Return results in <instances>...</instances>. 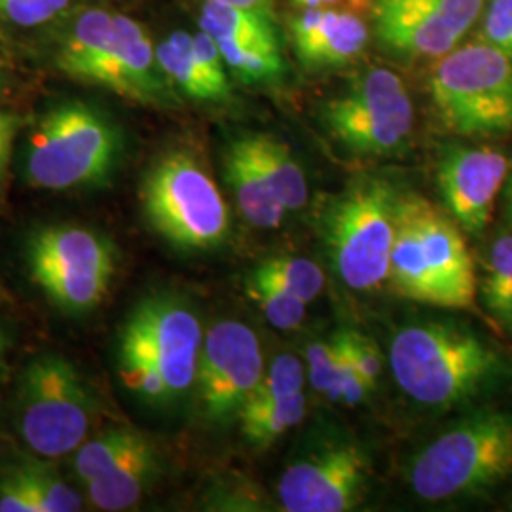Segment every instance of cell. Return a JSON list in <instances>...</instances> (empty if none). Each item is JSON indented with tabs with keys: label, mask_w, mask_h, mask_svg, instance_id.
<instances>
[{
	"label": "cell",
	"mask_w": 512,
	"mask_h": 512,
	"mask_svg": "<svg viewBox=\"0 0 512 512\" xmlns=\"http://www.w3.org/2000/svg\"><path fill=\"white\" fill-rule=\"evenodd\" d=\"M251 277L277 285L306 304H310L325 289L323 270L306 256H272L264 260Z\"/></svg>",
	"instance_id": "4316f807"
},
{
	"label": "cell",
	"mask_w": 512,
	"mask_h": 512,
	"mask_svg": "<svg viewBox=\"0 0 512 512\" xmlns=\"http://www.w3.org/2000/svg\"><path fill=\"white\" fill-rule=\"evenodd\" d=\"M365 482L363 452L336 444L287 467L277 494L287 512H346L359 505Z\"/></svg>",
	"instance_id": "5bb4252c"
},
{
	"label": "cell",
	"mask_w": 512,
	"mask_h": 512,
	"mask_svg": "<svg viewBox=\"0 0 512 512\" xmlns=\"http://www.w3.org/2000/svg\"><path fill=\"white\" fill-rule=\"evenodd\" d=\"M349 349H351V357L355 363L357 374L363 378L370 391L378 384L380 372H382V359H380V351L378 348L357 332H348Z\"/></svg>",
	"instance_id": "e575fe53"
},
{
	"label": "cell",
	"mask_w": 512,
	"mask_h": 512,
	"mask_svg": "<svg viewBox=\"0 0 512 512\" xmlns=\"http://www.w3.org/2000/svg\"><path fill=\"white\" fill-rule=\"evenodd\" d=\"M480 296L495 323L512 332V234L492 241L484 258Z\"/></svg>",
	"instance_id": "d4e9b609"
},
{
	"label": "cell",
	"mask_w": 512,
	"mask_h": 512,
	"mask_svg": "<svg viewBox=\"0 0 512 512\" xmlns=\"http://www.w3.org/2000/svg\"><path fill=\"white\" fill-rule=\"evenodd\" d=\"M509 173L511 162L497 148L452 147L442 156L437 171L440 194L463 232H484Z\"/></svg>",
	"instance_id": "9a60e30c"
},
{
	"label": "cell",
	"mask_w": 512,
	"mask_h": 512,
	"mask_svg": "<svg viewBox=\"0 0 512 512\" xmlns=\"http://www.w3.org/2000/svg\"><path fill=\"white\" fill-rule=\"evenodd\" d=\"M249 150L287 211H298L308 203V181L291 148L264 133L245 135Z\"/></svg>",
	"instance_id": "44dd1931"
},
{
	"label": "cell",
	"mask_w": 512,
	"mask_h": 512,
	"mask_svg": "<svg viewBox=\"0 0 512 512\" xmlns=\"http://www.w3.org/2000/svg\"><path fill=\"white\" fill-rule=\"evenodd\" d=\"M148 224L177 249L207 251L228 236L230 217L219 186L192 154H164L141 188Z\"/></svg>",
	"instance_id": "52a82bcc"
},
{
	"label": "cell",
	"mask_w": 512,
	"mask_h": 512,
	"mask_svg": "<svg viewBox=\"0 0 512 512\" xmlns=\"http://www.w3.org/2000/svg\"><path fill=\"white\" fill-rule=\"evenodd\" d=\"M220 4H228V6H238V8H247V10H255L260 14H266L270 18H274V10H272V0H213Z\"/></svg>",
	"instance_id": "74e56055"
},
{
	"label": "cell",
	"mask_w": 512,
	"mask_h": 512,
	"mask_svg": "<svg viewBox=\"0 0 512 512\" xmlns=\"http://www.w3.org/2000/svg\"><path fill=\"white\" fill-rule=\"evenodd\" d=\"M2 78H4V73H2V61H0V84H2Z\"/></svg>",
	"instance_id": "60d3db41"
},
{
	"label": "cell",
	"mask_w": 512,
	"mask_h": 512,
	"mask_svg": "<svg viewBox=\"0 0 512 512\" xmlns=\"http://www.w3.org/2000/svg\"><path fill=\"white\" fill-rule=\"evenodd\" d=\"M19 475L40 505L42 512H74L82 509V497L40 461L19 465Z\"/></svg>",
	"instance_id": "f546056e"
},
{
	"label": "cell",
	"mask_w": 512,
	"mask_h": 512,
	"mask_svg": "<svg viewBox=\"0 0 512 512\" xmlns=\"http://www.w3.org/2000/svg\"><path fill=\"white\" fill-rule=\"evenodd\" d=\"M27 266L31 279L59 310L86 313L109 294L116 249L84 226H46L29 239Z\"/></svg>",
	"instance_id": "30bf717a"
},
{
	"label": "cell",
	"mask_w": 512,
	"mask_h": 512,
	"mask_svg": "<svg viewBox=\"0 0 512 512\" xmlns=\"http://www.w3.org/2000/svg\"><path fill=\"white\" fill-rule=\"evenodd\" d=\"M389 365L412 401L433 408L473 399L503 372L494 348L452 323H420L399 330L389 346Z\"/></svg>",
	"instance_id": "3957f363"
},
{
	"label": "cell",
	"mask_w": 512,
	"mask_h": 512,
	"mask_svg": "<svg viewBox=\"0 0 512 512\" xmlns=\"http://www.w3.org/2000/svg\"><path fill=\"white\" fill-rule=\"evenodd\" d=\"M414 105L401 76L368 69L323 107V124L349 152L384 158L403 152L414 131Z\"/></svg>",
	"instance_id": "8fae6325"
},
{
	"label": "cell",
	"mask_w": 512,
	"mask_h": 512,
	"mask_svg": "<svg viewBox=\"0 0 512 512\" xmlns=\"http://www.w3.org/2000/svg\"><path fill=\"white\" fill-rule=\"evenodd\" d=\"M306 408L304 391L275 403L247 404L238 416L241 435L255 448H268L304 420Z\"/></svg>",
	"instance_id": "603a6c76"
},
{
	"label": "cell",
	"mask_w": 512,
	"mask_h": 512,
	"mask_svg": "<svg viewBox=\"0 0 512 512\" xmlns=\"http://www.w3.org/2000/svg\"><path fill=\"white\" fill-rule=\"evenodd\" d=\"M143 435L133 429H109L95 439L86 440L74 452L73 469L76 478L86 486L103 475L112 463L122 458Z\"/></svg>",
	"instance_id": "83f0119b"
},
{
	"label": "cell",
	"mask_w": 512,
	"mask_h": 512,
	"mask_svg": "<svg viewBox=\"0 0 512 512\" xmlns=\"http://www.w3.org/2000/svg\"><path fill=\"white\" fill-rule=\"evenodd\" d=\"M160 473L156 446L143 435L122 458L84 488L95 509L128 511L141 503Z\"/></svg>",
	"instance_id": "ac0fdd59"
},
{
	"label": "cell",
	"mask_w": 512,
	"mask_h": 512,
	"mask_svg": "<svg viewBox=\"0 0 512 512\" xmlns=\"http://www.w3.org/2000/svg\"><path fill=\"white\" fill-rule=\"evenodd\" d=\"M95 399L78 368L61 355L25 366L18 391V431L40 458L76 452L92 431Z\"/></svg>",
	"instance_id": "ba28073f"
},
{
	"label": "cell",
	"mask_w": 512,
	"mask_h": 512,
	"mask_svg": "<svg viewBox=\"0 0 512 512\" xmlns=\"http://www.w3.org/2000/svg\"><path fill=\"white\" fill-rule=\"evenodd\" d=\"M488 0H376L374 35L406 59H440L454 52Z\"/></svg>",
	"instance_id": "7c38bea8"
},
{
	"label": "cell",
	"mask_w": 512,
	"mask_h": 512,
	"mask_svg": "<svg viewBox=\"0 0 512 512\" xmlns=\"http://www.w3.org/2000/svg\"><path fill=\"white\" fill-rule=\"evenodd\" d=\"M224 171L245 220L264 230L279 228L289 211L279 202L272 186L260 171L245 135L232 141L226 148Z\"/></svg>",
	"instance_id": "d6986e66"
},
{
	"label": "cell",
	"mask_w": 512,
	"mask_h": 512,
	"mask_svg": "<svg viewBox=\"0 0 512 512\" xmlns=\"http://www.w3.org/2000/svg\"><path fill=\"white\" fill-rule=\"evenodd\" d=\"M156 57L167 80L184 95L202 103H224L232 97V90L217 84L194 50V37L177 31L165 38L156 48Z\"/></svg>",
	"instance_id": "ffe728a7"
},
{
	"label": "cell",
	"mask_w": 512,
	"mask_h": 512,
	"mask_svg": "<svg viewBox=\"0 0 512 512\" xmlns=\"http://www.w3.org/2000/svg\"><path fill=\"white\" fill-rule=\"evenodd\" d=\"M0 512H42L16 469L0 482Z\"/></svg>",
	"instance_id": "d590c367"
},
{
	"label": "cell",
	"mask_w": 512,
	"mask_h": 512,
	"mask_svg": "<svg viewBox=\"0 0 512 512\" xmlns=\"http://www.w3.org/2000/svg\"><path fill=\"white\" fill-rule=\"evenodd\" d=\"M8 348H10V336L0 325V385H2V378L6 372V355H8Z\"/></svg>",
	"instance_id": "f35d334b"
},
{
	"label": "cell",
	"mask_w": 512,
	"mask_h": 512,
	"mask_svg": "<svg viewBox=\"0 0 512 512\" xmlns=\"http://www.w3.org/2000/svg\"><path fill=\"white\" fill-rule=\"evenodd\" d=\"M122 139L109 118L86 103L50 110L31 135L27 183L40 190H73L105 183L120 158Z\"/></svg>",
	"instance_id": "5b68a950"
},
{
	"label": "cell",
	"mask_w": 512,
	"mask_h": 512,
	"mask_svg": "<svg viewBox=\"0 0 512 512\" xmlns=\"http://www.w3.org/2000/svg\"><path fill=\"white\" fill-rule=\"evenodd\" d=\"M395 222L397 194L384 181L366 179L334 203L327 220V245L346 287L368 293L387 283Z\"/></svg>",
	"instance_id": "9c48e42d"
},
{
	"label": "cell",
	"mask_w": 512,
	"mask_h": 512,
	"mask_svg": "<svg viewBox=\"0 0 512 512\" xmlns=\"http://www.w3.org/2000/svg\"><path fill=\"white\" fill-rule=\"evenodd\" d=\"M342 355L340 332L325 342H315L308 348V378L317 393L327 395L338 380Z\"/></svg>",
	"instance_id": "1f68e13d"
},
{
	"label": "cell",
	"mask_w": 512,
	"mask_h": 512,
	"mask_svg": "<svg viewBox=\"0 0 512 512\" xmlns=\"http://www.w3.org/2000/svg\"><path fill=\"white\" fill-rule=\"evenodd\" d=\"M86 82L147 105L164 103L169 95V80L158 63L156 48L145 27L124 14H114L109 46Z\"/></svg>",
	"instance_id": "2e32d148"
},
{
	"label": "cell",
	"mask_w": 512,
	"mask_h": 512,
	"mask_svg": "<svg viewBox=\"0 0 512 512\" xmlns=\"http://www.w3.org/2000/svg\"><path fill=\"white\" fill-rule=\"evenodd\" d=\"M205 332L175 296H150L131 311L118 338V374L150 404L173 403L196 384Z\"/></svg>",
	"instance_id": "7a4b0ae2"
},
{
	"label": "cell",
	"mask_w": 512,
	"mask_h": 512,
	"mask_svg": "<svg viewBox=\"0 0 512 512\" xmlns=\"http://www.w3.org/2000/svg\"><path fill=\"white\" fill-rule=\"evenodd\" d=\"M23 120L14 112H0V179L6 171V165L12 154L14 141L18 137Z\"/></svg>",
	"instance_id": "8d00e7d4"
},
{
	"label": "cell",
	"mask_w": 512,
	"mask_h": 512,
	"mask_svg": "<svg viewBox=\"0 0 512 512\" xmlns=\"http://www.w3.org/2000/svg\"><path fill=\"white\" fill-rule=\"evenodd\" d=\"M215 40V38H213ZM226 67L245 84L275 82L285 73L277 40H215Z\"/></svg>",
	"instance_id": "cb8c5ba5"
},
{
	"label": "cell",
	"mask_w": 512,
	"mask_h": 512,
	"mask_svg": "<svg viewBox=\"0 0 512 512\" xmlns=\"http://www.w3.org/2000/svg\"><path fill=\"white\" fill-rule=\"evenodd\" d=\"M503 203H505V215L512 224V171L503 186Z\"/></svg>",
	"instance_id": "ab89813d"
},
{
	"label": "cell",
	"mask_w": 512,
	"mask_h": 512,
	"mask_svg": "<svg viewBox=\"0 0 512 512\" xmlns=\"http://www.w3.org/2000/svg\"><path fill=\"white\" fill-rule=\"evenodd\" d=\"M255 332L236 319L215 323L203 336L196 387L203 416L213 423L238 418L264 376Z\"/></svg>",
	"instance_id": "4fadbf2b"
},
{
	"label": "cell",
	"mask_w": 512,
	"mask_h": 512,
	"mask_svg": "<svg viewBox=\"0 0 512 512\" xmlns=\"http://www.w3.org/2000/svg\"><path fill=\"white\" fill-rule=\"evenodd\" d=\"M512 476V416L480 410L429 442L414 459L410 486L429 503L475 497Z\"/></svg>",
	"instance_id": "277c9868"
},
{
	"label": "cell",
	"mask_w": 512,
	"mask_h": 512,
	"mask_svg": "<svg viewBox=\"0 0 512 512\" xmlns=\"http://www.w3.org/2000/svg\"><path fill=\"white\" fill-rule=\"evenodd\" d=\"M69 6V0H0V18L21 27L52 21Z\"/></svg>",
	"instance_id": "836d02e7"
},
{
	"label": "cell",
	"mask_w": 512,
	"mask_h": 512,
	"mask_svg": "<svg viewBox=\"0 0 512 512\" xmlns=\"http://www.w3.org/2000/svg\"><path fill=\"white\" fill-rule=\"evenodd\" d=\"M114 29V14L101 8L84 12L74 21L69 35L63 40L57 65L74 80L86 82L95 63L109 46Z\"/></svg>",
	"instance_id": "7402d4cb"
},
{
	"label": "cell",
	"mask_w": 512,
	"mask_h": 512,
	"mask_svg": "<svg viewBox=\"0 0 512 512\" xmlns=\"http://www.w3.org/2000/svg\"><path fill=\"white\" fill-rule=\"evenodd\" d=\"M306 372L304 365L294 355H279L272 365L264 370L260 384L247 404H266L283 401L304 391ZM245 404V406H247Z\"/></svg>",
	"instance_id": "4dcf8cb0"
},
{
	"label": "cell",
	"mask_w": 512,
	"mask_h": 512,
	"mask_svg": "<svg viewBox=\"0 0 512 512\" xmlns=\"http://www.w3.org/2000/svg\"><path fill=\"white\" fill-rule=\"evenodd\" d=\"M442 124L463 137L512 133V59L478 40L440 57L429 78Z\"/></svg>",
	"instance_id": "8992f818"
},
{
	"label": "cell",
	"mask_w": 512,
	"mask_h": 512,
	"mask_svg": "<svg viewBox=\"0 0 512 512\" xmlns=\"http://www.w3.org/2000/svg\"><path fill=\"white\" fill-rule=\"evenodd\" d=\"M478 40L512 59V0H488L480 16Z\"/></svg>",
	"instance_id": "d6a6232c"
},
{
	"label": "cell",
	"mask_w": 512,
	"mask_h": 512,
	"mask_svg": "<svg viewBox=\"0 0 512 512\" xmlns=\"http://www.w3.org/2000/svg\"><path fill=\"white\" fill-rule=\"evenodd\" d=\"M200 25L215 40H277L274 18L213 0L205 2Z\"/></svg>",
	"instance_id": "484cf974"
},
{
	"label": "cell",
	"mask_w": 512,
	"mask_h": 512,
	"mask_svg": "<svg viewBox=\"0 0 512 512\" xmlns=\"http://www.w3.org/2000/svg\"><path fill=\"white\" fill-rule=\"evenodd\" d=\"M387 283L393 293L421 304L448 310L475 306V262L458 222L418 194L397 196Z\"/></svg>",
	"instance_id": "6da1fadb"
},
{
	"label": "cell",
	"mask_w": 512,
	"mask_h": 512,
	"mask_svg": "<svg viewBox=\"0 0 512 512\" xmlns=\"http://www.w3.org/2000/svg\"><path fill=\"white\" fill-rule=\"evenodd\" d=\"M245 293L255 302L256 308L264 313L268 323L275 329H298L306 317L308 304L272 283L260 281L249 275Z\"/></svg>",
	"instance_id": "f1b7e54d"
},
{
	"label": "cell",
	"mask_w": 512,
	"mask_h": 512,
	"mask_svg": "<svg viewBox=\"0 0 512 512\" xmlns=\"http://www.w3.org/2000/svg\"><path fill=\"white\" fill-rule=\"evenodd\" d=\"M294 50L304 67H342L365 50L368 29L351 12L304 8L293 21Z\"/></svg>",
	"instance_id": "e0dca14e"
}]
</instances>
